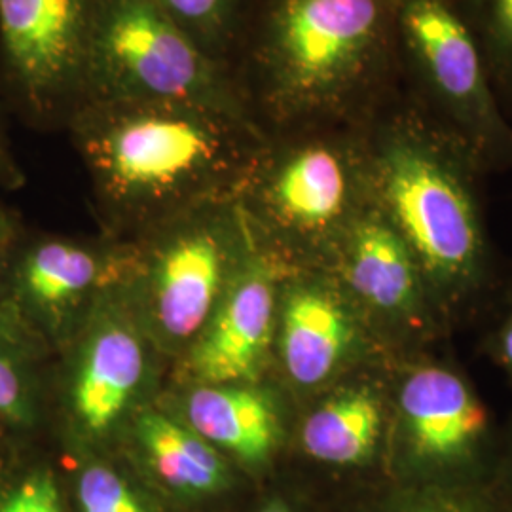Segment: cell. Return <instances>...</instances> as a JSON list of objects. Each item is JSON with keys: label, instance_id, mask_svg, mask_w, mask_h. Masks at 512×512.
Returning <instances> with one entry per match:
<instances>
[{"label": "cell", "instance_id": "obj_15", "mask_svg": "<svg viewBox=\"0 0 512 512\" xmlns=\"http://www.w3.org/2000/svg\"><path fill=\"white\" fill-rule=\"evenodd\" d=\"M145 355L137 336L120 325L99 330L86 349L74 382V410L92 431H107L141 384Z\"/></svg>", "mask_w": 512, "mask_h": 512}, {"label": "cell", "instance_id": "obj_23", "mask_svg": "<svg viewBox=\"0 0 512 512\" xmlns=\"http://www.w3.org/2000/svg\"><path fill=\"white\" fill-rule=\"evenodd\" d=\"M0 512H63L54 476L35 473L0 499Z\"/></svg>", "mask_w": 512, "mask_h": 512}, {"label": "cell", "instance_id": "obj_6", "mask_svg": "<svg viewBox=\"0 0 512 512\" xmlns=\"http://www.w3.org/2000/svg\"><path fill=\"white\" fill-rule=\"evenodd\" d=\"M499 437L492 410L448 349L395 359L391 482L490 484Z\"/></svg>", "mask_w": 512, "mask_h": 512}, {"label": "cell", "instance_id": "obj_20", "mask_svg": "<svg viewBox=\"0 0 512 512\" xmlns=\"http://www.w3.org/2000/svg\"><path fill=\"white\" fill-rule=\"evenodd\" d=\"M198 44L232 69L249 0H154ZM234 71V69H232Z\"/></svg>", "mask_w": 512, "mask_h": 512}, {"label": "cell", "instance_id": "obj_28", "mask_svg": "<svg viewBox=\"0 0 512 512\" xmlns=\"http://www.w3.org/2000/svg\"><path fill=\"white\" fill-rule=\"evenodd\" d=\"M0 156H2V152H0Z\"/></svg>", "mask_w": 512, "mask_h": 512}, {"label": "cell", "instance_id": "obj_12", "mask_svg": "<svg viewBox=\"0 0 512 512\" xmlns=\"http://www.w3.org/2000/svg\"><path fill=\"white\" fill-rule=\"evenodd\" d=\"M287 268L272 251H266L228 294L192 355V370L202 382H258L266 359L274 353L279 287Z\"/></svg>", "mask_w": 512, "mask_h": 512}, {"label": "cell", "instance_id": "obj_8", "mask_svg": "<svg viewBox=\"0 0 512 512\" xmlns=\"http://www.w3.org/2000/svg\"><path fill=\"white\" fill-rule=\"evenodd\" d=\"M327 268L389 357L446 348L452 340L418 260L376 203L351 224Z\"/></svg>", "mask_w": 512, "mask_h": 512}, {"label": "cell", "instance_id": "obj_27", "mask_svg": "<svg viewBox=\"0 0 512 512\" xmlns=\"http://www.w3.org/2000/svg\"><path fill=\"white\" fill-rule=\"evenodd\" d=\"M6 230H8V224H6V217L2 215V211H0V239L2 236L6 234Z\"/></svg>", "mask_w": 512, "mask_h": 512}, {"label": "cell", "instance_id": "obj_24", "mask_svg": "<svg viewBox=\"0 0 512 512\" xmlns=\"http://www.w3.org/2000/svg\"><path fill=\"white\" fill-rule=\"evenodd\" d=\"M490 486L512 512V416L505 425H501L499 450H497Z\"/></svg>", "mask_w": 512, "mask_h": 512}, {"label": "cell", "instance_id": "obj_17", "mask_svg": "<svg viewBox=\"0 0 512 512\" xmlns=\"http://www.w3.org/2000/svg\"><path fill=\"white\" fill-rule=\"evenodd\" d=\"M97 258L71 241L37 245L23 264L27 291L42 304H63L84 293L97 277Z\"/></svg>", "mask_w": 512, "mask_h": 512}, {"label": "cell", "instance_id": "obj_11", "mask_svg": "<svg viewBox=\"0 0 512 512\" xmlns=\"http://www.w3.org/2000/svg\"><path fill=\"white\" fill-rule=\"evenodd\" d=\"M393 363L363 366L308 395L291 431L298 458L327 475L355 480L359 497L391 482Z\"/></svg>", "mask_w": 512, "mask_h": 512}, {"label": "cell", "instance_id": "obj_19", "mask_svg": "<svg viewBox=\"0 0 512 512\" xmlns=\"http://www.w3.org/2000/svg\"><path fill=\"white\" fill-rule=\"evenodd\" d=\"M486 61L499 103L512 122V0H452Z\"/></svg>", "mask_w": 512, "mask_h": 512}, {"label": "cell", "instance_id": "obj_26", "mask_svg": "<svg viewBox=\"0 0 512 512\" xmlns=\"http://www.w3.org/2000/svg\"><path fill=\"white\" fill-rule=\"evenodd\" d=\"M258 512H304V509L294 501L293 497L285 494H275L266 499V503L258 509Z\"/></svg>", "mask_w": 512, "mask_h": 512}, {"label": "cell", "instance_id": "obj_9", "mask_svg": "<svg viewBox=\"0 0 512 512\" xmlns=\"http://www.w3.org/2000/svg\"><path fill=\"white\" fill-rule=\"evenodd\" d=\"M274 355L285 384L313 395L372 363L395 361L329 268H293L281 279Z\"/></svg>", "mask_w": 512, "mask_h": 512}, {"label": "cell", "instance_id": "obj_10", "mask_svg": "<svg viewBox=\"0 0 512 512\" xmlns=\"http://www.w3.org/2000/svg\"><path fill=\"white\" fill-rule=\"evenodd\" d=\"M99 0H0V69L16 107L65 122L80 101L86 44Z\"/></svg>", "mask_w": 512, "mask_h": 512}, {"label": "cell", "instance_id": "obj_3", "mask_svg": "<svg viewBox=\"0 0 512 512\" xmlns=\"http://www.w3.org/2000/svg\"><path fill=\"white\" fill-rule=\"evenodd\" d=\"M99 194L129 219H173L239 192L266 133L190 103L92 101L67 120Z\"/></svg>", "mask_w": 512, "mask_h": 512}, {"label": "cell", "instance_id": "obj_16", "mask_svg": "<svg viewBox=\"0 0 512 512\" xmlns=\"http://www.w3.org/2000/svg\"><path fill=\"white\" fill-rule=\"evenodd\" d=\"M148 463L165 484L181 494H215L228 480L226 463L196 431L184 429L162 414H147L137 423Z\"/></svg>", "mask_w": 512, "mask_h": 512}, {"label": "cell", "instance_id": "obj_18", "mask_svg": "<svg viewBox=\"0 0 512 512\" xmlns=\"http://www.w3.org/2000/svg\"><path fill=\"white\" fill-rule=\"evenodd\" d=\"M357 512H511L490 484L431 486L387 482L359 497Z\"/></svg>", "mask_w": 512, "mask_h": 512}, {"label": "cell", "instance_id": "obj_14", "mask_svg": "<svg viewBox=\"0 0 512 512\" xmlns=\"http://www.w3.org/2000/svg\"><path fill=\"white\" fill-rule=\"evenodd\" d=\"M186 416L202 439L253 467L274 463L291 442L283 404L255 385H203L188 397Z\"/></svg>", "mask_w": 512, "mask_h": 512}, {"label": "cell", "instance_id": "obj_22", "mask_svg": "<svg viewBox=\"0 0 512 512\" xmlns=\"http://www.w3.org/2000/svg\"><path fill=\"white\" fill-rule=\"evenodd\" d=\"M478 325H484L480 353L505 374L512 387V277H507Z\"/></svg>", "mask_w": 512, "mask_h": 512}, {"label": "cell", "instance_id": "obj_21", "mask_svg": "<svg viewBox=\"0 0 512 512\" xmlns=\"http://www.w3.org/2000/svg\"><path fill=\"white\" fill-rule=\"evenodd\" d=\"M76 495L80 512H148L128 482L101 463L82 471Z\"/></svg>", "mask_w": 512, "mask_h": 512}, {"label": "cell", "instance_id": "obj_7", "mask_svg": "<svg viewBox=\"0 0 512 512\" xmlns=\"http://www.w3.org/2000/svg\"><path fill=\"white\" fill-rule=\"evenodd\" d=\"M399 90L475 156L486 175L512 169V122L452 0H403L395 27Z\"/></svg>", "mask_w": 512, "mask_h": 512}, {"label": "cell", "instance_id": "obj_2", "mask_svg": "<svg viewBox=\"0 0 512 512\" xmlns=\"http://www.w3.org/2000/svg\"><path fill=\"white\" fill-rule=\"evenodd\" d=\"M372 198L420 264L452 332L480 323L507 277L475 156L401 90L368 124Z\"/></svg>", "mask_w": 512, "mask_h": 512}, {"label": "cell", "instance_id": "obj_1", "mask_svg": "<svg viewBox=\"0 0 512 512\" xmlns=\"http://www.w3.org/2000/svg\"><path fill=\"white\" fill-rule=\"evenodd\" d=\"M401 2L249 0L232 69L258 128L368 126L399 92Z\"/></svg>", "mask_w": 512, "mask_h": 512}, {"label": "cell", "instance_id": "obj_25", "mask_svg": "<svg viewBox=\"0 0 512 512\" xmlns=\"http://www.w3.org/2000/svg\"><path fill=\"white\" fill-rule=\"evenodd\" d=\"M25 412V395L14 365L0 353V416L21 418Z\"/></svg>", "mask_w": 512, "mask_h": 512}, {"label": "cell", "instance_id": "obj_13", "mask_svg": "<svg viewBox=\"0 0 512 512\" xmlns=\"http://www.w3.org/2000/svg\"><path fill=\"white\" fill-rule=\"evenodd\" d=\"M217 203L173 217L158 255L154 311L165 334L177 340L202 330L219 294L230 224L217 217Z\"/></svg>", "mask_w": 512, "mask_h": 512}, {"label": "cell", "instance_id": "obj_5", "mask_svg": "<svg viewBox=\"0 0 512 512\" xmlns=\"http://www.w3.org/2000/svg\"><path fill=\"white\" fill-rule=\"evenodd\" d=\"M92 101L190 103L256 124L234 71L154 0H99L78 105Z\"/></svg>", "mask_w": 512, "mask_h": 512}, {"label": "cell", "instance_id": "obj_4", "mask_svg": "<svg viewBox=\"0 0 512 512\" xmlns=\"http://www.w3.org/2000/svg\"><path fill=\"white\" fill-rule=\"evenodd\" d=\"M239 194L281 262L327 268L351 224L374 202L368 126L266 135Z\"/></svg>", "mask_w": 512, "mask_h": 512}]
</instances>
